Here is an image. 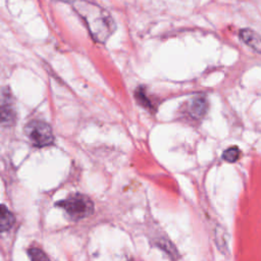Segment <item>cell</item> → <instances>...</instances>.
<instances>
[{"label":"cell","instance_id":"7a4b0ae2","mask_svg":"<svg viewBox=\"0 0 261 261\" xmlns=\"http://www.w3.org/2000/svg\"><path fill=\"white\" fill-rule=\"evenodd\" d=\"M24 134L36 147L48 146L54 140L51 126L41 120L30 121L24 126Z\"/></svg>","mask_w":261,"mask_h":261},{"label":"cell","instance_id":"52a82bcc","mask_svg":"<svg viewBox=\"0 0 261 261\" xmlns=\"http://www.w3.org/2000/svg\"><path fill=\"white\" fill-rule=\"evenodd\" d=\"M29 256L32 260H47L48 256L38 248H31L29 250Z\"/></svg>","mask_w":261,"mask_h":261},{"label":"cell","instance_id":"3957f363","mask_svg":"<svg viewBox=\"0 0 261 261\" xmlns=\"http://www.w3.org/2000/svg\"><path fill=\"white\" fill-rule=\"evenodd\" d=\"M241 40L252 50L261 54V35L251 29H242L240 31Z\"/></svg>","mask_w":261,"mask_h":261},{"label":"cell","instance_id":"5b68a950","mask_svg":"<svg viewBox=\"0 0 261 261\" xmlns=\"http://www.w3.org/2000/svg\"><path fill=\"white\" fill-rule=\"evenodd\" d=\"M14 223V216L12 213L5 207L1 206V216H0V228L2 231L8 230Z\"/></svg>","mask_w":261,"mask_h":261},{"label":"cell","instance_id":"6da1fadb","mask_svg":"<svg viewBox=\"0 0 261 261\" xmlns=\"http://www.w3.org/2000/svg\"><path fill=\"white\" fill-rule=\"evenodd\" d=\"M56 205L63 208L73 220L88 217L94 211V204L92 200L86 195L82 194L70 195L65 200L56 203Z\"/></svg>","mask_w":261,"mask_h":261},{"label":"cell","instance_id":"ba28073f","mask_svg":"<svg viewBox=\"0 0 261 261\" xmlns=\"http://www.w3.org/2000/svg\"><path fill=\"white\" fill-rule=\"evenodd\" d=\"M136 98H137V101L143 105L144 107H151V103L150 101L148 100V98L146 97V95L144 94V92H142L141 90H137V94H136Z\"/></svg>","mask_w":261,"mask_h":261},{"label":"cell","instance_id":"277c9868","mask_svg":"<svg viewBox=\"0 0 261 261\" xmlns=\"http://www.w3.org/2000/svg\"><path fill=\"white\" fill-rule=\"evenodd\" d=\"M208 109V103L205 98H196L192 100L190 106H189V112L192 117L199 119L202 118Z\"/></svg>","mask_w":261,"mask_h":261},{"label":"cell","instance_id":"8992f818","mask_svg":"<svg viewBox=\"0 0 261 261\" xmlns=\"http://www.w3.org/2000/svg\"><path fill=\"white\" fill-rule=\"evenodd\" d=\"M240 156H241V151L237 146L229 147L222 153V159L230 163L238 161Z\"/></svg>","mask_w":261,"mask_h":261}]
</instances>
